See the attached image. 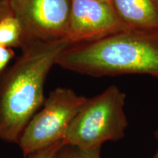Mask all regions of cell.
<instances>
[{
  "label": "cell",
  "mask_w": 158,
  "mask_h": 158,
  "mask_svg": "<svg viewBox=\"0 0 158 158\" xmlns=\"http://www.w3.org/2000/svg\"><path fill=\"white\" fill-rule=\"evenodd\" d=\"M100 152L101 148L86 149L62 143L51 158H101Z\"/></svg>",
  "instance_id": "9"
},
{
  "label": "cell",
  "mask_w": 158,
  "mask_h": 158,
  "mask_svg": "<svg viewBox=\"0 0 158 158\" xmlns=\"http://www.w3.org/2000/svg\"><path fill=\"white\" fill-rule=\"evenodd\" d=\"M10 7L22 29L21 48L67 38L71 0H10Z\"/></svg>",
  "instance_id": "5"
},
{
  "label": "cell",
  "mask_w": 158,
  "mask_h": 158,
  "mask_svg": "<svg viewBox=\"0 0 158 158\" xmlns=\"http://www.w3.org/2000/svg\"><path fill=\"white\" fill-rule=\"evenodd\" d=\"M12 13L10 0H0V15Z\"/></svg>",
  "instance_id": "12"
},
{
  "label": "cell",
  "mask_w": 158,
  "mask_h": 158,
  "mask_svg": "<svg viewBox=\"0 0 158 158\" xmlns=\"http://www.w3.org/2000/svg\"><path fill=\"white\" fill-rule=\"evenodd\" d=\"M128 29L158 30V0H111Z\"/></svg>",
  "instance_id": "7"
},
{
  "label": "cell",
  "mask_w": 158,
  "mask_h": 158,
  "mask_svg": "<svg viewBox=\"0 0 158 158\" xmlns=\"http://www.w3.org/2000/svg\"><path fill=\"white\" fill-rule=\"evenodd\" d=\"M62 143V141L59 142V143H55L54 145L46 148V149L40 150V151L37 152L36 153L32 154V155H29L26 158H51V156L54 155L56 150L60 147Z\"/></svg>",
  "instance_id": "11"
},
{
  "label": "cell",
  "mask_w": 158,
  "mask_h": 158,
  "mask_svg": "<svg viewBox=\"0 0 158 158\" xmlns=\"http://www.w3.org/2000/svg\"><path fill=\"white\" fill-rule=\"evenodd\" d=\"M125 102L126 94L116 85L88 98L69 126L62 143L89 149L119 141L128 126Z\"/></svg>",
  "instance_id": "3"
},
{
  "label": "cell",
  "mask_w": 158,
  "mask_h": 158,
  "mask_svg": "<svg viewBox=\"0 0 158 158\" xmlns=\"http://www.w3.org/2000/svg\"><path fill=\"white\" fill-rule=\"evenodd\" d=\"M155 135L156 141H157V152H158V128L157 129V130L155 131Z\"/></svg>",
  "instance_id": "13"
},
{
  "label": "cell",
  "mask_w": 158,
  "mask_h": 158,
  "mask_svg": "<svg viewBox=\"0 0 158 158\" xmlns=\"http://www.w3.org/2000/svg\"><path fill=\"white\" fill-rule=\"evenodd\" d=\"M14 55L15 53L13 49L0 45V75L4 72L5 68Z\"/></svg>",
  "instance_id": "10"
},
{
  "label": "cell",
  "mask_w": 158,
  "mask_h": 158,
  "mask_svg": "<svg viewBox=\"0 0 158 158\" xmlns=\"http://www.w3.org/2000/svg\"><path fill=\"white\" fill-rule=\"evenodd\" d=\"M87 99L69 88L51 91L18 141L24 157L62 141L71 122Z\"/></svg>",
  "instance_id": "4"
},
{
  "label": "cell",
  "mask_w": 158,
  "mask_h": 158,
  "mask_svg": "<svg viewBox=\"0 0 158 158\" xmlns=\"http://www.w3.org/2000/svg\"><path fill=\"white\" fill-rule=\"evenodd\" d=\"M126 29L111 3L71 0L67 38L72 45L93 42Z\"/></svg>",
  "instance_id": "6"
},
{
  "label": "cell",
  "mask_w": 158,
  "mask_h": 158,
  "mask_svg": "<svg viewBox=\"0 0 158 158\" xmlns=\"http://www.w3.org/2000/svg\"><path fill=\"white\" fill-rule=\"evenodd\" d=\"M22 43V29L12 12L0 19V45L10 48H21Z\"/></svg>",
  "instance_id": "8"
},
{
  "label": "cell",
  "mask_w": 158,
  "mask_h": 158,
  "mask_svg": "<svg viewBox=\"0 0 158 158\" xmlns=\"http://www.w3.org/2000/svg\"><path fill=\"white\" fill-rule=\"evenodd\" d=\"M152 158H158V152H156L155 155H154Z\"/></svg>",
  "instance_id": "14"
},
{
  "label": "cell",
  "mask_w": 158,
  "mask_h": 158,
  "mask_svg": "<svg viewBox=\"0 0 158 158\" xmlns=\"http://www.w3.org/2000/svg\"><path fill=\"white\" fill-rule=\"evenodd\" d=\"M8 14H10V13H7V14H4V15H0V19H1L2 18H3L4 16H5V15H8Z\"/></svg>",
  "instance_id": "15"
},
{
  "label": "cell",
  "mask_w": 158,
  "mask_h": 158,
  "mask_svg": "<svg viewBox=\"0 0 158 158\" xmlns=\"http://www.w3.org/2000/svg\"><path fill=\"white\" fill-rule=\"evenodd\" d=\"M56 64L93 77L148 75L158 79V30L126 29L93 42L73 45Z\"/></svg>",
  "instance_id": "2"
},
{
  "label": "cell",
  "mask_w": 158,
  "mask_h": 158,
  "mask_svg": "<svg viewBox=\"0 0 158 158\" xmlns=\"http://www.w3.org/2000/svg\"><path fill=\"white\" fill-rule=\"evenodd\" d=\"M72 45L68 38L36 42L23 46L22 54L0 76V139L18 143L26 126L44 103L48 73L63 51Z\"/></svg>",
  "instance_id": "1"
},
{
  "label": "cell",
  "mask_w": 158,
  "mask_h": 158,
  "mask_svg": "<svg viewBox=\"0 0 158 158\" xmlns=\"http://www.w3.org/2000/svg\"><path fill=\"white\" fill-rule=\"evenodd\" d=\"M100 1H103V2H111V0H100Z\"/></svg>",
  "instance_id": "16"
}]
</instances>
